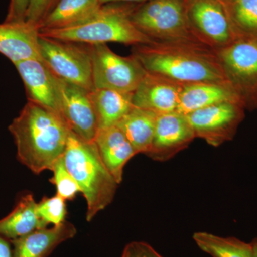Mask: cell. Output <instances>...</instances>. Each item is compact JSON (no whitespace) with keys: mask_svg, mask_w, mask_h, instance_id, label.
Segmentation results:
<instances>
[{"mask_svg":"<svg viewBox=\"0 0 257 257\" xmlns=\"http://www.w3.org/2000/svg\"><path fill=\"white\" fill-rule=\"evenodd\" d=\"M216 52L240 104L246 110H256L257 38L237 39Z\"/></svg>","mask_w":257,"mask_h":257,"instance_id":"6","label":"cell"},{"mask_svg":"<svg viewBox=\"0 0 257 257\" xmlns=\"http://www.w3.org/2000/svg\"><path fill=\"white\" fill-rule=\"evenodd\" d=\"M90 98L98 130L114 126L133 107V94L106 89H94Z\"/></svg>","mask_w":257,"mask_h":257,"instance_id":"20","label":"cell"},{"mask_svg":"<svg viewBox=\"0 0 257 257\" xmlns=\"http://www.w3.org/2000/svg\"><path fill=\"white\" fill-rule=\"evenodd\" d=\"M251 247H252L253 257H257V238L251 241Z\"/></svg>","mask_w":257,"mask_h":257,"instance_id":"32","label":"cell"},{"mask_svg":"<svg viewBox=\"0 0 257 257\" xmlns=\"http://www.w3.org/2000/svg\"><path fill=\"white\" fill-rule=\"evenodd\" d=\"M195 138L187 115L177 111L158 115L151 149L147 155L165 162L189 147Z\"/></svg>","mask_w":257,"mask_h":257,"instance_id":"12","label":"cell"},{"mask_svg":"<svg viewBox=\"0 0 257 257\" xmlns=\"http://www.w3.org/2000/svg\"><path fill=\"white\" fill-rule=\"evenodd\" d=\"M132 55L147 72L182 84L216 82L229 85L217 52L200 42L153 41L133 46Z\"/></svg>","mask_w":257,"mask_h":257,"instance_id":"1","label":"cell"},{"mask_svg":"<svg viewBox=\"0 0 257 257\" xmlns=\"http://www.w3.org/2000/svg\"><path fill=\"white\" fill-rule=\"evenodd\" d=\"M39 43L42 60L54 75L87 90L94 89L89 45L40 35Z\"/></svg>","mask_w":257,"mask_h":257,"instance_id":"7","label":"cell"},{"mask_svg":"<svg viewBox=\"0 0 257 257\" xmlns=\"http://www.w3.org/2000/svg\"><path fill=\"white\" fill-rule=\"evenodd\" d=\"M89 45L94 89L130 93L136 90L147 72L135 56L117 55L106 44Z\"/></svg>","mask_w":257,"mask_h":257,"instance_id":"8","label":"cell"},{"mask_svg":"<svg viewBox=\"0 0 257 257\" xmlns=\"http://www.w3.org/2000/svg\"><path fill=\"white\" fill-rule=\"evenodd\" d=\"M42 228L37 203L31 194L22 197L14 209L0 220V234L10 241L23 237Z\"/></svg>","mask_w":257,"mask_h":257,"instance_id":"22","label":"cell"},{"mask_svg":"<svg viewBox=\"0 0 257 257\" xmlns=\"http://www.w3.org/2000/svg\"><path fill=\"white\" fill-rule=\"evenodd\" d=\"M37 213L43 228L49 224L57 226L65 221L67 210L66 201L56 194L52 197H44L37 203Z\"/></svg>","mask_w":257,"mask_h":257,"instance_id":"26","label":"cell"},{"mask_svg":"<svg viewBox=\"0 0 257 257\" xmlns=\"http://www.w3.org/2000/svg\"><path fill=\"white\" fill-rule=\"evenodd\" d=\"M58 0H30L26 21L38 27L52 11Z\"/></svg>","mask_w":257,"mask_h":257,"instance_id":"27","label":"cell"},{"mask_svg":"<svg viewBox=\"0 0 257 257\" xmlns=\"http://www.w3.org/2000/svg\"><path fill=\"white\" fill-rule=\"evenodd\" d=\"M189 24L197 40L218 51L236 40L219 0H186Z\"/></svg>","mask_w":257,"mask_h":257,"instance_id":"10","label":"cell"},{"mask_svg":"<svg viewBox=\"0 0 257 257\" xmlns=\"http://www.w3.org/2000/svg\"><path fill=\"white\" fill-rule=\"evenodd\" d=\"M60 114L70 131L88 142H94L98 125L90 91L56 77Z\"/></svg>","mask_w":257,"mask_h":257,"instance_id":"11","label":"cell"},{"mask_svg":"<svg viewBox=\"0 0 257 257\" xmlns=\"http://www.w3.org/2000/svg\"><path fill=\"white\" fill-rule=\"evenodd\" d=\"M158 115L146 109L133 107L116 124L137 153L147 155L151 149Z\"/></svg>","mask_w":257,"mask_h":257,"instance_id":"21","label":"cell"},{"mask_svg":"<svg viewBox=\"0 0 257 257\" xmlns=\"http://www.w3.org/2000/svg\"><path fill=\"white\" fill-rule=\"evenodd\" d=\"M185 84L147 72L133 94V104L157 115L177 111Z\"/></svg>","mask_w":257,"mask_h":257,"instance_id":"13","label":"cell"},{"mask_svg":"<svg viewBox=\"0 0 257 257\" xmlns=\"http://www.w3.org/2000/svg\"><path fill=\"white\" fill-rule=\"evenodd\" d=\"M53 176L50 182L55 186L57 194L65 201H72L75 199L79 192L81 193L78 184L67 170L63 156L56 162L51 170Z\"/></svg>","mask_w":257,"mask_h":257,"instance_id":"25","label":"cell"},{"mask_svg":"<svg viewBox=\"0 0 257 257\" xmlns=\"http://www.w3.org/2000/svg\"><path fill=\"white\" fill-rule=\"evenodd\" d=\"M18 160L36 175L52 170L63 156L69 130L58 113L28 101L10 124Z\"/></svg>","mask_w":257,"mask_h":257,"instance_id":"2","label":"cell"},{"mask_svg":"<svg viewBox=\"0 0 257 257\" xmlns=\"http://www.w3.org/2000/svg\"><path fill=\"white\" fill-rule=\"evenodd\" d=\"M73 224L65 221L57 226L37 229L11 241L14 257H49L61 243L77 234Z\"/></svg>","mask_w":257,"mask_h":257,"instance_id":"16","label":"cell"},{"mask_svg":"<svg viewBox=\"0 0 257 257\" xmlns=\"http://www.w3.org/2000/svg\"><path fill=\"white\" fill-rule=\"evenodd\" d=\"M0 257H14L13 244L9 239L0 234Z\"/></svg>","mask_w":257,"mask_h":257,"instance_id":"30","label":"cell"},{"mask_svg":"<svg viewBox=\"0 0 257 257\" xmlns=\"http://www.w3.org/2000/svg\"><path fill=\"white\" fill-rule=\"evenodd\" d=\"M245 110L240 103L228 101L198 109L187 116L196 138L216 147L234 139Z\"/></svg>","mask_w":257,"mask_h":257,"instance_id":"9","label":"cell"},{"mask_svg":"<svg viewBox=\"0 0 257 257\" xmlns=\"http://www.w3.org/2000/svg\"><path fill=\"white\" fill-rule=\"evenodd\" d=\"M15 66L25 84L28 101L60 114V96L56 76L43 61L32 59L19 62Z\"/></svg>","mask_w":257,"mask_h":257,"instance_id":"14","label":"cell"},{"mask_svg":"<svg viewBox=\"0 0 257 257\" xmlns=\"http://www.w3.org/2000/svg\"><path fill=\"white\" fill-rule=\"evenodd\" d=\"M193 239L200 249L213 257H253L251 243L235 237L199 231L194 233Z\"/></svg>","mask_w":257,"mask_h":257,"instance_id":"24","label":"cell"},{"mask_svg":"<svg viewBox=\"0 0 257 257\" xmlns=\"http://www.w3.org/2000/svg\"><path fill=\"white\" fill-rule=\"evenodd\" d=\"M63 158L85 199L86 219L91 221L112 202L117 182L101 160L94 142L86 141L72 131Z\"/></svg>","mask_w":257,"mask_h":257,"instance_id":"3","label":"cell"},{"mask_svg":"<svg viewBox=\"0 0 257 257\" xmlns=\"http://www.w3.org/2000/svg\"><path fill=\"white\" fill-rule=\"evenodd\" d=\"M235 38H257V0H219Z\"/></svg>","mask_w":257,"mask_h":257,"instance_id":"23","label":"cell"},{"mask_svg":"<svg viewBox=\"0 0 257 257\" xmlns=\"http://www.w3.org/2000/svg\"><path fill=\"white\" fill-rule=\"evenodd\" d=\"M121 257H163L149 243L132 241L126 245Z\"/></svg>","mask_w":257,"mask_h":257,"instance_id":"29","label":"cell"},{"mask_svg":"<svg viewBox=\"0 0 257 257\" xmlns=\"http://www.w3.org/2000/svg\"><path fill=\"white\" fill-rule=\"evenodd\" d=\"M40 29L25 21L0 24V54L13 64L21 61L41 60Z\"/></svg>","mask_w":257,"mask_h":257,"instance_id":"15","label":"cell"},{"mask_svg":"<svg viewBox=\"0 0 257 257\" xmlns=\"http://www.w3.org/2000/svg\"><path fill=\"white\" fill-rule=\"evenodd\" d=\"M100 0H58L40 30H60L85 23L102 7Z\"/></svg>","mask_w":257,"mask_h":257,"instance_id":"19","label":"cell"},{"mask_svg":"<svg viewBox=\"0 0 257 257\" xmlns=\"http://www.w3.org/2000/svg\"><path fill=\"white\" fill-rule=\"evenodd\" d=\"M228 101L240 103L228 84L216 82L185 84L177 112L187 115L198 109Z\"/></svg>","mask_w":257,"mask_h":257,"instance_id":"18","label":"cell"},{"mask_svg":"<svg viewBox=\"0 0 257 257\" xmlns=\"http://www.w3.org/2000/svg\"><path fill=\"white\" fill-rule=\"evenodd\" d=\"M148 0H100L102 5L109 3H128V4H142Z\"/></svg>","mask_w":257,"mask_h":257,"instance_id":"31","label":"cell"},{"mask_svg":"<svg viewBox=\"0 0 257 257\" xmlns=\"http://www.w3.org/2000/svg\"><path fill=\"white\" fill-rule=\"evenodd\" d=\"M137 5H103L98 13L85 23L60 30H40V35L90 45L118 42L135 46L150 43L154 40L140 31L132 20V13Z\"/></svg>","mask_w":257,"mask_h":257,"instance_id":"4","label":"cell"},{"mask_svg":"<svg viewBox=\"0 0 257 257\" xmlns=\"http://www.w3.org/2000/svg\"><path fill=\"white\" fill-rule=\"evenodd\" d=\"M94 142L101 160L119 184L122 181L125 165L138 155L136 150L116 125L99 128Z\"/></svg>","mask_w":257,"mask_h":257,"instance_id":"17","label":"cell"},{"mask_svg":"<svg viewBox=\"0 0 257 257\" xmlns=\"http://www.w3.org/2000/svg\"><path fill=\"white\" fill-rule=\"evenodd\" d=\"M134 25L154 41H198L191 28L186 0H148L136 5Z\"/></svg>","mask_w":257,"mask_h":257,"instance_id":"5","label":"cell"},{"mask_svg":"<svg viewBox=\"0 0 257 257\" xmlns=\"http://www.w3.org/2000/svg\"><path fill=\"white\" fill-rule=\"evenodd\" d=\"M30 0H10L6 23H23L26 21Z\"/></svg>","mask_w":257,"mask_h":257,"instance_id":"28","label":"cell"}]
</instances>
